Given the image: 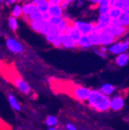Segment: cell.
Here are the masks:
<instances>
[{"instance_id": "cell-30", "label": "cell", "mask_w": 129, "mask_h": 130, "mask_svg": "<svg viewBox=\"0 0 129 130\" xmlns=\"http://www.w3.org/2000/svg\"><path fill=\"white\" fill-rule=\"evenodd\" d=\"M49 8H50V4L48 3L47 1H45L43 3H42L41 5H40L39 6H37L38 10H39L41 13L48 12V9H49Z\"/></svg>"}, {"instance_id": "cell-40", "label": "cell", "mask_w": 129, "mask_h": 130, "mask_svg": "<svg viewBox=\"0 0 129 130\" xmlns=\"http://www.w3.org/2000/svg\"><path fill=\"white\" fill-rule=\"evenodd\" d=\"M45 1H46V0H33V3L36 6H39L40 5H41L42 3H43Z\"/></svg>"}, {"instance_id": "cell-28", "label": "cell", "mask_w": 129, "mask_h": 130, "mask_svg": "<svg viewBox=\"0 0 129 130\" xmlns=\"http://www.w3.org/2000/svg\"><path fill=\"white\" fill-rule=\"evenodd\" d=\"M9 26L10 28L15 31L18 28V23H17V20H16V18L13 17V16H10L9 19Z\"/></svg>"}, {"instance_id": "cell-31", "label": "cell", "mask_w": 129, "mask_h": 130, "mask_svg": "<svg viewBox=\"0 0 129 130\" xmlns=\"http://www.w3.org/2000/svg\"><path fill=\"white\" fill-rule=\"evenodd\" d=\"M63 16H51V18L49 21V23L51 25L57 26L62 20H63Z\"/></svg>"}, {"instance_id": "cell-8", "label": "cell", "mask_w": 129, "mask_h": 130, "mask_svg": "<svg viewBox=\"0 0 129 130\" xmlns=\"http://www.w3.org/2000/svg\"><path fill=\"white\" fill-rule=\"evenodd\" d=\"M99 38H100V43H101V45H103V46H107V45L111 44L113 43H115L117 40L112 35H110L106 29L103 30L100 32Z\"/></svg>"}, {"instance_id": "cell-39", "label": "cell", "mask_w": 129, "mask_h": 130, "mask_svg": "<svg viewBox=\"0 0 129 130\" xmlns=\"http://www.w3.org/2000/svg\"><path fill=\"white\" fill-rule=\"evenodd\" d=\"M68 5H69V3H66V2H64V1H63V2L60 4V7L61 8L62 10H63V9H66L67 8Z\"/></svg>"}, {"instance_id": "cell-3", "label": "cell", "mask_w": 129, "mask_h": 130, "mask_svg": "<svg viewBox=\"0 0 129 130\" xmlns=\"http://www.w3.org/2000/svg\"><path fill=\"white\" fill-rule=\"evenodd\" d=\"M106 30L109 32L110 35H112L115 38L118 39L119 37H121L125 35V34L127 32V29L126 26L120 25H109V26L106 29Z\"/></svg>"}, {"instance_id": "cell-16", "label": "cell", "mask_w": 129, "mask_h": 130, "mask_svg": "<svg viewBox=\"0 0 129 130\" xmlns=\"http://www.w3.org/2000/svg\"><path fill=\"white\" fill-rule=\"evenodd\" d=\"M24 18H26V21L28 23H30L32 21H36V20H42V13L37 9H36L34 12L30 13L27 16H24Z\"/></svg>"}, {"instance_id": "cell-11", "label": "cell", "mask_w": 129, "mask_h": 130, "mask_svg": "<svg viewBox=\"0 0 129 130\" xmlns=\"http://www.w3.org/2000/svg\"><path fill=\"white\" fill-rule=\"evenodd\" d=\"M111 21V19L109 16L108 14L106 15H101L100 17H99V20L98 23H97L98 26L102 29V30H105L110 25Z\"/></svg>"}, {"instance_id": "cell-22", "label": "cell", "mask_w": 129, "mask_h": 130, "mask_svg": "<svg viewBox=\"0 0 129 130\" xmlns=\"http://www.w3.org/2000/svg\"><path fill=\"white\" fill-rule=\"evenodd\" d=\"M122 13H123V12L120 9L112 7V8H110L108 15H109V16L110 17L111 20H119V18L121 17Z\"/></svg>"}, {"instance_id": "cell-1", "label": "cell", "mask_w": 129, "mask_h": 130, "mask_svg": "<svg viewBox=\"0 0 129 130\" xmlns=\"http://www.w3.org/2000/svg\"><path fill=\"white\" fill-rule=\"evenodd\" d=\"M87 102L88 105L97 111L104 112L110 109L109 97L101 93L100 90H91Z\"/></svg>"}, {"instance_id": "cell-12", "label": "cell", "mask_w": 129, "mask_h": 130, "mask_svg": "<svg viewBox=\"0 0 129 130\" xmlns=\"http://www.w3.org/2000/svg\"><path fill=\"white\" fill-rule=\"evenodd\" d=\"M61 43H62V46H63L66 48H73L77 46L76 43L66 34H61Z\"/></svg>"}, {"instance_id": "cell-33", "label": "cell", "mask_w": 129, "mask_h": 130, "mask_svg": "<svg viewBox=\"0 0 129 130\" xmlns=\"http://www.w3.org/2000/svg\"><path fill=\"white\" fill-rule=\"evenodd\" d=\"M110 7L109 6H101L99 9V12L101 13V15H106L108 14L110 12Z\"/></svg>"}, {"instance_id": "cell-38", "label": "cell", "mask_w": 129, "mask_h": 130, "mask_svg": "<svg viewBox=\"0 0 129 130\" xmlns=\"http://www.w3.org/2000/svg\"><path fill=\"white\" fill-rule=\"evenodd\" d=\"M66 129H67V130H77V128H76V126L73 125L71 124V123H67V124L66 125Z\"/></svg>"}, {"instance_id": "cell-7", "label": "cell", "mask_w": 129, "mask_h": 130, "mask_svg": "<svg viewBox=\"0 0 129 130\" xmlns=\"http://www.w3.org/2000/svg\"><path fill=\"white\" fill-rule=\"evenodd\" d=\"M124 99L121 95L115 96L113 99H110V108L113 111H120L124 108Z\"/></svg>"}, {"instance_id": "cell-29", "label": "cell", "mask_w": 129, "mask_h": 130, "mask_svg": "<svg viewBox=\"0 0 129 130\" xmlns=\"http://www.w3.org/2000/svg\"><path fill=\"white\" fill-rule=\"evenodd\" d=\"M12 15L15 18L20 17V16L22 15V7L20 5H16L15 6V8L13 9V10H12Z\"/></svg>"}, {"instance_id": "cell-15", "label": "cell", "mask_w": 129, "mask_h": 130, "mask_svg": "<svg viewBox=\"0 0 129 130\" xmlns=\"http://www.w3.org/2000/svg\"><path fill=\"white\" fill-rule=\"evenodd\" d=\"M114 7L120 9L122 12H128L129 0H116Z\"/></svg>"}, {"instance_id": "cell-6", "label": "cell", "mask_w": 129, "mask_h": 130, "mask_svg": "<svg viewBox=\"0 0 129 130\" xmlns=\"http://www.w3.org/2000/svg\"><path fill=\"white\" fill-rule=\"evenodd\" d=\"M128 40L124 43H118L115 44H113L108 49L109 51L111 54H121L125 53L128 49Z\"/></svg>"}, {"instance_id": "cell-24", "label": "cell", "mask_w": 129, "mask_h": 130, "mask_svg": "<svg viewBox=\"0 0 129 130\" xmlns=\"http://www.w3.org/2000/svg\"><path fill=\"white\" fill-rule=\"evenodd\" d=\"M99 34H98V32H92L91 34H90L88 35L89 39H90V43H91L92 45H96V46L101 45V43H100Z\"/></svg>"}, {"instance_id": "cell-37", "label": "cell", "mask_w": 129, "mask_h": 130, "mask_svg": "<svg viewBox=\"0 0 129 130\" xmlns=\"http://www.w3.org/2000/svg\"><path fill=\"white\" fill-rule=\"evenodd\" d=\"M109 4V0H100L98 5H99L100 6H108Z\"/></svg>"}, {"instance_id": "cell-36", "label": "cell", "mask_w": 129, "mask_h": 130, "mask_svg": "<svg viewBox=\"0 0 129 130\" xmlns=\"http://www.w3.org/2000/svg\"><path fill=\"white\" fill-rule=\"evenodd\" d=\"M94 52H95V54H96L97 55H98V56L101 57H103V58H106V57H107L106 53H103V52H101L100 50H96Z\"/></svg>"}, {"instance_id": "cell-27", "label": "cell", "mask_w": 129, "mask_h": 130, "mask_svg": "<svg viewBox=\"0 0 129 130\" xmlns=\"http://www.w3.org/2000/svg\"><path fill=\"white\" fill-rule=\"evenodd\" d=\"M60 34V32L58 31L57 26L50 24V27H49V29H48V32H47V34H46V35H50V36H53V37H57V36H58Z\"/></svg>"}, {"instance_id": "cell-5", "label": "cell", "mask_w": 129, "mask_h": 130, "mask_svg": "<svg viewBox=\"0 0 129 130\" xmlns=\"http://www.w3.org/2000/svg\"><path fill=\"white\" fill-rule=\"evenodd\" d=\"M73 26L81 34V35H89L92 32L93 24L81 21H77L73 23Z\"/></svg>"}, {"instance_id": "cell-32", "label": "cell", "mask_w": 129, "mask_h": 130, "mask_svg": "<svg viewBox=\"0 0 129 130\" xmlns=\"http://www.w3.org/2000/svg\"><path fill=\"white\" fill-rule=\"evenodd\" d=\"M61 34H60L57 37H56L54 38V40H53V42L51 43H53V45L55 47H60L62 46V43H61Z\"/></svg>"}, {"instance_id": "cell-47", "label": "cell", "mask_w": 129, "mask_h": 130, "mask_svg": "<svg viewBox=\"0 0 129 130\" xmlns=\"http://www.w3.org/2000/svg\"><path fill=\"white\" fill-rule=\"evenodd\" d=\"M3 1V0H0V3H2Z\"/></svg>"}, {"instance_id": "cell-14", "label": "cell", "mask_w": 129, "mask_h": 130, "mask_svg": "<svg viewBox=\"0 0 129 130\" xmlns=\"http://www.w3.org/2000/svg\"><path fill=\"white\" fill-rule=\"evenodd\" d=\"M36 9H37L36 6H35L33 3H29L25 4L22 7V14H23L24 16H27L30 13L34 12Z\"/></svg>"}, {"instance_id": "cell-26", "label": "cell", "mask_w": 129, "mask_h": 130, "mask_svg": "<svg viewBox=\"0 0 129 130\" xmlns=\"http://www.w3.org/2000/svg\"><path fill=\"white\" fill-rule=\"evenodd\" d=\"M46 125L49 127H55L58 125V119L54 116H49L46 119Z\"/></svg>"}, {"instance_id": "cell-2", "label": "cell", "mask_w": 129, "mask_h": 130, "mask_svg": "<svg viewBox=\"0 0 129 130\" xmlns=\"http://www.w3.org/2000/svg\"><path fill=\"white\" fill-rule=\"evenodd\" d=\"M91 89L82 87V86H75L72 93L75 99L80 102H85L87 100L90 95Z\"/></svg>"}, {"instance_id": "cell-41", "label": "cell", "mask_w": 129, "mask_h": 130, "mask_svg": "<svg viewBox=\"0 0 129 130\" xmlns=\"http://www.w3.org/2000/svg\"><path fill=\"white\" fill-rule=\"evenodd\" d=\"M99 50H100L101 52H103V53H106L107 51V48H106L105 46H101V47L99 49Z\"/></svg>"}, {"instance_id": "cell-23", "label": "cell", "mask_w": 129, "mask_h": 130, "mask_svg": "<svg viewBox=\"0 0 129 130\" xmlns=\"http://www.w3.org/2000/svg\"><path fill=\"white\" fill-rule=\"evenodd\" d=\"M70 20L68 19H63V20L57 26L58 31L60 32V34H64L67 29V28L68 27V26L70 25Z\"/></svg>"}, {"instance_id": "cell-19", "label": "cell", "mask_w": 129, "mask_h": 130, "mask_svg": "<svg viewBox=\"0 0 129 130\" xmlns=\"http://www.w3.org/2000/svg\"><path fill=\"white\" fill-rule=\"evenodd\" d=\"M8 100H9V102L11 107L14 110L17 111H21V105L18 102L16 98L15 97V95H13V94H9V96H8Z\"/></svg>"}, {"instance_id": "cell-20", "label": "cell", "mask_w": 129, "mask_h": 130, "mask_svg": "<svg viewBox=\"0 0 129 130\" xmlns=\"http://www.w3.org/2000/svg\"><path fill=\"white\" fill-rule=\"evenodd\" d=\"M115 86L110 84H104L100 88V91L107 96L112 94L115 92Z\"/></svg>"}, {"instance_id": "cell-17", "label": "cell", "mask_w": 129, "mask_h": 130, "mask_svg": "<svg viewBox=\"0 0 129 130\" xmlns=\"http://www.w3.org/2000/svg\"><path fill=\"white\" fill-rule=\"evenodd\" d=\"M129 60V56L127 54L123 53L121 54H118V56L116 58V63L120 67H124L125 65L127 64Z\"/></svg>"}, {"instance_id": "cell-45", "label": "cell", "mask_w": 129, "mask_h": 130, "mask_svg": "<svg viewBox=\"0 0 129 130\" xmlns=\"http://www.w3.org/2000/svg\"><path fill=\"white\" fill-rule=\"evenodd\" d=\"M48 130H57V129L55 127H50L49 128H48Z\"/></svg>"}, {"instance_id": "cell-46", "label": "cell", "mask_w": 129, "mask_h": 130, "mask_svg": "<svg viewBox=\"0 0 129 130\" xmlns=\"http://www.w3.org/2000/svg\"><path fill=\"white\" fill-rule=\"evenodd\" d=\"M6 4L7 6H9V4H10V3L9 2V0H8V1H6Z\"/></svg>"}, {"instance_id": "cell-4", "label": "cell", "mask_w": 129, "mask_h": 130, "mask_svg": "<svg viewBox=\"0 0 129 130\" xmlns=\"http://www.w3.org/2000/svg\"><path fill=\"white\" fill-rule=\"evenodd\" d=\"M13 84L16 88L24 94H29L31 92V88L26 81L21 77H16L13 79Z\"/></svg>"}, {"instance_id": "cell-9", "label": "cell", "mask_w": 129, "mask_h": 130, "mask_svg": "<svg viewBox=\"0 0 129 130\" xmlns=\"http://www.w3.org/2000/svg\"><path fill=\"white\" fill-rule=\"evenodd\" d=\"M6 46L11 52L15 54H20L23 51V46L14 39H8L6 40Z\"/></svg>"}, {"instance_id": "cell-42", "label": "cell", "mask_w": 129, "mask_h": 130, "mask_svg": "<svg viewBox=\"0 0 129 130\" xmlns=\"http://www.w3.org/2000/svg\"><path fill=\"white\" fill-rule=\"evenodd\" d=\"M99 1H100V0H91V2H92L93 3L96 4V5H98V4Z\"/></svg>"}, {"instance_id": "cell-18", "label": "cell", "mask_w": 129, "mask_h": 130, "mask_svg": "<svg viewBox=\"0 0 129 130\" xmlns=\"http://www.w3.org/2000/svg\"><path fill=\"white\" fill-rule=\"evenodd\" d=\"M46 23V21L41 20H36V21H32L29 23L30 26H31V28L33 29L34 31L36 32H41L44 25Z\"/></svg>"}, {"instance_id": "cell-43", "label": "cell", "mask_w": 129, "mask_h": 130, "mask_svg": "<svg viewBox=\"0 0 129 130\" xmlns=\"http://www.w3.org/2000/svg\"><path fill=\"white\" fill-rule=\"evenodd\" d=\"M18 1H19V0H9V2L10 3H16Z\"/></svg>"}, {"instance_id": "cell-21", "label": "cell", "mask_w": 129, "mask_h": 130, "mask_svg": "<svg viewBox=\"0 0 129 130\" xmlns=\"http://www.w3.org/2000/svg\"><path fill=\"white\" fill-rule=\"evenodd\" d=\"M48 12L51 16H63V10L60 6H50Z\"/></svg>"}, {"instance_id": "cell-34", "label": "cell", "mask_w": 129, "mask_h": 130, "mask_svg": "<svg viewBox=\"0 0 129 130\" xmlns=\"http://www.w3.org/2000/svg\"><path fill=\"white\" fill-rule=\"evenodd\" d=\"M50 18H51V15H50V13L48 12L42 13V20H44L46 22H49Z\"/></svg>"}, {"instance_id": "cell-25", "label": "cell", "mask_w": 129, "mask_h": 130, "mask_svg": "<svg viewBox=\"0 0 129 130\" xmlns=\"http://www.w3.org/2000/svg\"><path fill=\"white\" fill-rule=\"evenodd\" d=\"M119 22L122 26H126V27L128 26V25H129V11L123 12L122 15L119 18Z\"/></svg>"}, {"instance_id": "cell-10", "label": "cell", "mask_w": 129, "mask_h": 130, "mask_svg": "<svg viewBox=\"0 0 129 130\" xmlns=\"http://www.w3.org/2000/svg\"><path fill=\"white\" fill-rule=\"evenodd\" d=\"M64 34H67L75 43H77V42L79 40L80 37H81V34L73 26V24H71V23L68 26V27L67 28Z\"/></svg>"}, {"instance_id": "cell-44", "label": "cell", "mask_w": 129, "mask_h": 130, "mask_svg": "<svg viewBox=\"0 0 129 130\" xmlns=\"http://www.w3.org/2000/svg\"><path fill=\"white\" fill-rule=\"evenodd\" d=\"M63 1L66 2V3H71V2H73L74 0H63Z\"/></svg>"}, {"instance_id": "cell-48", "label": "cell", "mask_w": 129, "mask_h": 130, "mask_svg": "<svg viewBox=\"0 0 129 130\" xmlns=\"http://www.w3.org/2000/svg\"><path fill=\"white\" fill-rule=\"evenodd\" d=\"M80 1H82V0H80Z\"/></svg>"}, {"instance_id": "cell-35", "label": "cell", "mask_w": 129, "mask_h": 130, "mask_svg": "<svg viewBox=\"0 0 129 130\" xmlns=\"http://www.w3.org/2000/svg\"><path fill=\"white\" fill-rule=\"evenodd\" d=\"M50 6H60L63 0H46Z\"/></svg>"}, {"instance_id": "cell-13", "label": "cell", "mask_w": 129, "mask_h": 130, "mask_svg": "<svg viewBox=\"0 0 129 130\" xmlns=\"http://www.w3.org/2000/svg\"><path fill=\"white\" fill-rule=\"evenodd\" d=\"M76 46L81 48H88L92 46L88 35H81L79 40L77 42Z\"/></svg>"}]
</instances>
